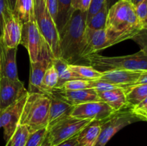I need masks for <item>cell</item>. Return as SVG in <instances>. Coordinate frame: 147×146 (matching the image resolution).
Masks as SVG:
<instances>
[{
	"mask_svg": "<svg viewBox=\"0 0 147 146\" xmlns=\"http://www.w3.org/2000/svg\"><path fill=\"white\" fill-rule=\"evenodd\" d=\"M142 29L135 7L127 0H120L109 9L106 35L112 45L131 39Z\"/></svg>",
	"mask_w": 147,
	"mask_h": 146,
	"instance_id": "cell-1",
	"label": "cell"
},
{
	"mask_svg": "<svg viewBox=\"0 0 147 146\" xmlns=\"http://www.w3.org/2000/svg\"><path fill=\"white\" fill-rule=\"evenodd\" d=\"M87 11L74 10L67 24L59 33L60 57L71 64L81 60Z\"/></svg>",
	"mask_w": 147,
	"mask_h": 146,
	"instance_id": "cell-2",
	"label": "cell"
},
{
	"mask_svg": "<svg viewBox=\"0 0 147 146\" xmlns=\"http://www.w3.org/2000/svg\"><path fill=\"white\" fill-rule=\"evenodd\" d=\"M50 105V98L47 95L29 93L22 111L19 125H25L30 133L47 127Z\"/></svg>",
	"mask_w": 147,
	"mask_h": 146,
	"instance_id": "cell-3",
	"label": "cell"
},
{
	"mask_svg": "<svg viewBox=\"0 0 147 146\" xmlns=\"http://www.w3.org/2000/svg\"><path fill=\"white\" fill-rule=\"evenodd\" d=\"M85 60L89 66L101 72L112 70L147 71V55L141 50L135 54L119 57H107L94 54Z\"/></svg>",
	"mask_w": 147,
	"mask_h": 146,
	"instance_id": "cell-4",
	"label": "cell"
},
{
	"mask_svg": "<svg viewBox=\"0 0 147 146\" xmlns=\"http://www.w3.org/2000/svg\"><path fill=\"white\" fill-rule=\"evenodd\" d=\"M34 15L39 31L51 49L54 57H60V34L47 10L45 0H34Z\"/></svg>",
	"mask_w": 147,
	"mask_h": 146,
	"instance_id": "cell-5",
	"label": "cell"
},
{
	"mask_svg": "<svg viewBox=\"0 0 147 146\" xmlns=\"http://www.w3.org/2000/svg\"><path fill=\"white\" fill-rule=\"evenodd\" d=\"M139 121H144L131 108L123 109L100 121V133L94 146H105L113 135L126 126Z\"/></svg>",
	"mask_w": 147,
	"mask_h": 146,
	"instance_id": "cell-6",
	"label": "cell"
},
{
	"mask_svg": "<svg viewBox=\"0 0 147 146\" xmlns=\"http://www.w3.org/2000/svg\"><path fill=\"white\" fill-rule=\"evenodd\" d=\"M91 120L68 116L47 129V137L53 145L57 146L62 142L77 135Z\"/></svg>",
	"mask_w": 147,
	"mask_h": 146,
	"instance_id": "cell-7",
	"label": "cell"
},
{
	"mask_svg": "<svg viewBox=\"0 0 147 146\" xmlns=\"http://www.w3.org/2000/svg\"><path fill=\"white\" fill-rule=\"evenodd\" d=\"M54 58L52 50L46 43L35 62H30V76L29 82V93H38L47 95L42 85L45 74Z\"/></svg>",
	"mask_w": 147,
	"mask_h": 146,
	"instance_id": "cell-8",
	"label": "cell"
},
{
	"mask_svg": "<svg viewBox=\"0 0 147 146\" xmlns=\"http://www.w3.org/2000/svg\"><path fill=\"white\" fill-rule=\"evenodd\" d=\"M46 41L39 31L35 20L23 23L20 44L28 51L30 62H35Z\"/></svg>",
	"mask_w": 147,
	"mask_h": 146,
	"instance_id": "cell-9",
	"label": "cell"
},
{
	"mask_svg": "<svg viewBox=\"0 0 147 146\" xmlns=\"http://www.w3.org/2000/svg\"><path fill=\"white\" fill-rule=\"evenodd\" d=\"M116 113V111L104 102H90L74 106L70 116L77 118L87 119L91 121L100 122Z\"/></svg>",
	"mask_w": 147,
	"mask_h": 146,
	"instance_id": "cell-10",
	"label": "cell"
},
{
	"mask_svg": "<svg viewBox=\"0 0 147 146\" xmlns=\"http://www.w3.org/2000/svg\"><path fill=\"white\" fill-rule=\"evenodd\" d=\"M29 92L9 107L0 110V128H4V138L8 141L19 125L20 116Z\"/></svg>",
	"mask_w": 147,
	"mask_h": 146,
	"instance_id": "cell-11",
	"label": "cell"
},
{
	"mask_svg": "<svg viewBox=\"0 0 147 146\" xmlns=\"http://www.w3.org/2000/svg\"><path fill=\"white\" fill-rule=\"evenodd\" d=\"M111 46V44L108 39L106 30H93L86 27L80 58L85 60L88 56L97 54Z\"/></svg>",
	"mask_w": 147,
	"mask_h": 146,
	"instance_id": "cell-12",
	"label": "cell"
},
{
	"mask_svg": "<svg viewBox=\"0 0 147 146\" xmlns=\"http://www.w3.org/2000/svg\"><path fill=\"white\" fill-rule=\"evenodd\" d=\"M28 93L24 83L20 80H11L0 77V109L6 108L12 104L22 96Z\"/></svg>",
	"mask_w": 147,
	"mask_h": 146,
	"instance_id": "cell-13",
	"label": "cell"
},
{
	"mask_svg": "<svg viewBox=\"0 0 147 146\" xmlns=\"http://www.w3.org/2000/svg\"><path fill=\"white\" fill-rule=\"evenodd\" d=\"M16 54L17 48L7 47L0 40V77L19 80Z\"/></svg>",
	"mask_w": 147,
	"mask_h": 146,
	"instance_id": "cell-14",
	"label": "cell"
},
{
	"mask_svg": "<svg viewBox=\"0 0 147 146\" xmlns=\"http://www.w3.org/2000/svg\"><path fill=\"white\" fill-rule=\"evenodd\" d=\"M142 72L123 70H108L102 72V77L100 80L109 82L126 90L136 84Z\"/></svg>",
	"mask_w": 147,
	"mask_h": 146,
	"instance_id": "cell-15",
	"label": "cell"
},
{
	"mask_svg": "<svg viewBox=\"0 0 147 146\" xmlns=\"http://www.w3.org/2000/svg\"><path fill=\"white\" fill-rule=\"evenodd\" d=\"M22 23L14 14L4 21L2 38L1 40L7 47L17 48L20 44Z\"/></svg>",
	"mask_w": 147,
	"mask_h": 146,
	"instance_id": "cell-16",
	"label": "cell"
},
{
	"mask_svg": "<svg viewBox=\"0 0 147 146\" xmlns=\"http://www.w3.org/2000/svg\"><path fill=\"white\" fill-rule=\"evenodd\" d=\"M50 101L49 110L48 125L47 128L51 127L57 122L70 115L74 106L66 102L55 92L48 95Z\"/></svg>",
	"mask_w": 147,
	"mask_h": 146,
	"instance_id": "cell-17",
	"label": "cell"
},
{
	"mask_svg": "<svg viewBox=\"0 0 147 146\" xmlns=\"http://www.w3.org/2000/svg\"><path fill=\"white\" fill-rule=\"evenodd\" d=\"M53 92L58 95L66 102L73 106L78 105L90 102L100 101L97 92L93 89L65 91V90H53Z\"/></svg>",
	"mask_w": 147,
	"mask_h": 146,
	"instance_id": "cell-18",
	"label": "cell"
},
{
	"mask_svg": "<svg viewBox=\"0 0 147 146\" xmlns=\"http://www.w3.org/2000/svg\"><path fill=\"white\" fill-rule=\"evenodd\" d=\"M97 93L100 101L106 102L115 111L117 112L129 107L127 105L126 92L124 89H113Z\"/></svg>",
	"mask_w": 147,
	"mask_h": 146,
	"instance_id": "cell-19",
	"label": "cell"
},
{
	"mask_svg": "<svg viewBox=\"0 0 147 146\" xmlns=\"http://www.w3.org/2000/svg\"><path fill=\"white\" fill-rule=\"evenodd\" d=\"M100 133V122L93 121L77 135L80 146H94Z\"/></svg>",
	"mask_w": 147,
	"mask_h": 146,
	"instance_id": "cell-20",
	"label": "cell"
},
{
	"mask_svg": "<svg viewBox=\"0 0 147 146\" xmlns=\"http://www.w3.org/2000/svg\"><path fill=\"white\" fill-rule=\"evenodd\" d=\"M52 64L55 67L58 74V83L55 90L59 89L64 83L67 81L73 80H80L70 70L69 67L70 64L61 57H54L52 60Z\"/></svg>",
	"mask_w": 147,
	"mask_h": 146,
	"instance_id": "cell-21",
	"label": "cell"
},
{
	"mask_svg": "<svg viewBox=\"0 0 147 146\" xmlns=\"http://www.w3.org/2000/svg\"><path fill=\"white\" fill-rule=\"evenodd\" d=\"M12 13L22 24L34 20V0H17Z\"/></svg>",
	"mask_w": 147,
	"mask_h": 146,
	"instance_id": "cell-22",
	"label": "cell"
},
{
	"mask_svg": "<svg viewBox=\"0 0 147 146\" xmlns=\"http://www.w3.org/2000/svg\"><path fill=\"white\" fill-rule=\"evenodd\" d=\"M124 90L127 105L129 108L136 107L147 97V84L134 85Z\"/></svg>",
	"mask_w": 147,
	"mask_h": 146,
	"instance_id": "cell-23",
	"label": "cell"
},
{
	"mask_svg": "<svg viewBox=\"0 0 147 146\" xmlns=\"http://www.w3.org/2000/svg\"><path fill=\"white\" fill-rule=\"evenodd\" d=\"M57 4L58 11L55 24L60 33L69 21L74 9L72 8V0H57Z\"/></svg>",
	"mask_w": 147,
	"mask_h": 146,
	"instance_id": "cell-24",
	"label": "cell"
},
{
	"mask_svg": "<svg viewBox=\"0 0 147 146\" xmlns=\"http://www.w3.org/2000/svg\"><path fill=\"white\" fill-rule=\"evenodd\" d=\"M70 70L79 77L80 80L93 81L100 80L102 77V72L98 71L90 66L81 65V64H69Z\"/></svg>",
	"mask_w": 147,
	"mask_h": 146,
	"instance_id": "cell-25",
	"label": "cell"
},
{
	"mask_svg": "<svg viewBox=\"0 0 147 146\" xmlns=\"http://www.w3.org/2000/svg\"><path fill=\"white\" fill-rule=\"evenodd\" d=\"M58 83V74L53 64H50L42 80V85L47 92V95H50L53 93V90L55 89Z\"/></svg>",
	"mask_w": 147,
	"mask_h": 146,
	"instance_id": "cell-26",
	"label": "cell"
},
{
	"mask_svg": "<svg viewBox=\"0 0 147 146\" xmlns=\"http://www.w3.org/2000/svg\"><path fill=\"white\" fill-rule=\"evenodd\" d=\"M107 6L105 4L101 9L96 13L90 18V19L86 23V27L93 30L105 29L108 15Z\"/></svg>",
	"mask_w": 147,
	"mask_h": 146,
	"instance_id": "cell-27",
	"label": "cell"
},
{
	"mask_svg": "<svg viewBox=\"0 0 147 146\" xmlns=\"http://www.w3.org/2000/svg\"><path fill=\"white\" fill-rule=\"evenodd\" d=\"M30 133L25 125H19L5 146H24Z\"/></svg>",
	"mask_w": 147,
	"mask_h": 146,
	"instance_id": "cell-28",
	"label": "cell"
},
{
	"mask_svg": "<svg viewBox=\"0 0 147 146\" xmlns=\"http://www.w3.org/2000/svg\"><path fill=\"white\" fill-rule=\"evenodd\" d=\"M92 89L90 81L83 80H73L66 82L57 90H65V91H73V90H86Z\"/></svg>",
	"mask_w": 147,
	"mask_h": 146,
	"instance_id": "cell-29",
	"label": "cell"
},
{
	"mask_svg": "<svg viewBox=\"0 0 147 146\" xmlns=\"http://www.w3.org/2000/svg\"><path fill=\"white\" fill-rule=\"evenodd\" d=\"M47 134V127L30 133L24 146H41Z\"/></svg>",
	"mask_w": 147,
	"mask_h": 146,
	"instance_id": "cell-30",
	"label": "cell"
},
{
	"mask_svg": "<svg viewBox=\"0 0 147 146\" xmlns=\"http://www.w3.org/2000/svg\"><path fill=\"white\" fill-rule=\"evenodd\" d=\"M12 14L7 0H0V40L2 38L4 21Z\"/></svg>",
	"mask_w": 147,
	"mask_h": 146,
	"instance_id": "cell-31",
	"label": "cell"
},
{
	"mask_svg": "<svg viewBox=\"0 0 147 146\" xmlns=\"http://www.w3.org/2000/svg\"><path fill=\"white\" fill-rule=\"evenodd\" d=\"M90 85H91V88L96 90L97 92H102L108 91V90H113V89L121 88L116 84H113L112 83L102 80L90 81Z\"/></svg>",
	"mask_w": 147,
	"mask_h": 146,
	"instance_id": "cell-32",
	"label": "cell"
},
{
	"mask_svg": "<svg viewBox=\"0 0 147 146\" xmlns=\"http://www.w3.org/2000/svg\"><path fill=\"white\" fill-rule=\"evenodd\" d=\"M136 15L143 28H146L147 22V0H142L135 6Z\"/></svg>",
	"mask_w": 147,
	"mask_h": 146,
	"instance_id": "cell-33",
	"label": "cell"
},
{
	"mask_svg": "<svg viewBox=\"0 0 147 146\" xmlns=\"http://www.w3.org/2000/svg\"><path fill=\"white\" fill-rule=\"evenodd\" d=\"M131 40L140 47L141 51L147 55V27L142 29L132 37Z\"/></svg>",
	"mask_w": 147,
	"mask_h": 146,
	"instance_id": "cell-34",
	"label": "cell"
},
{
	"mask_svg": "<svg viewBox=\"0 0 147 146\" xmlns=\"http://www.w3.org/2000/svg\"><path fill=\"white\" fill-rule=\"evenodd\" d=\"M106 4V0H91L88 10L87 11V17H86V23L90 19L93 15L98 12L102 7Z\"/></svg>",
	"mask_w": 147,
	"mask_h": 146,
	"instance_id": "cell-35",
	"label": "cell"
},
{
	"mask_svg": "<svg viewBox=\"0 0 147 146\" xmlns=\"http://www.w3.org/2000/svg\"><path fill=\"white\" fill-rule=\"evenodd\" d=\"M46 7L47 10L50 13V16L52 17L53 19L55 22L57 19V11H58V4H57V0H45Z\"/></svg>",
	"mask_w": 147,
	"mask_h": 146,
	"instance_id": "cell-36",
	"label": "cell"
},
{
	"mask_svg": "<svg viewBox=\"0 0 147 146\" xmlns=\"http://www.w3.org/2000/svg\"><path fill=\"white\" fill-rule=\"evenodd\" d=\"M91 0H72V8L74 10L88 11Z\"/></svg>",
	"mask_w": 147,
	"mask_h": 146,
	"instance_id": "cell-37",
	"label": "cell"
},
{
	"mask_svg": "<svg viewBox=\"0 0 147 146\" xmlns=\"http://www.w3.org/2000/svg\"><path fill=\"white\" fill-rule=\"evenodd\" d=\"M146 109H147V97L143 100V101L141 102L139 104H137L136 107L132 108V110H133L134 113H136L137 115L140 116L141 114H142V113H144Z\"/></svg>",
	"mask_w": 147,
	"mask_h": 146,
	"instance_id": "cell-38",
	"label": "cell"
},
{
	"mask_svg": "<svg viewBox=\"0 0 147 146\" xmlns=\"http://www.w3.org/2000/svg\"><path fill=\"white\" fill-rule=\"evenodd\" d=\"M57 146H80L78 141L77 135L72 137L65 141L62 142L61 143L57 145Z\"/></svg>",
	"mask_w": 147,
	"mask_h": 146,
	"instance_id": "cell-39",
	"label": "cell"
},
{
	"mask_svg": "<svg viewBox=\"0 0 147 146\" xmlns=\"http://www.w3.org/2000/svg\"><path fill=\"white\" fill-rule=\"evenodd\" d=\"M143 84H147V71L142 72L139 80H137V82H136L134 85Z\"/></svg>",
	"mask_w": 147,
	"mask_h": 146,
	"instance_id": "cell-40",
	"label": "cell"
},
{
	"mask_svg": "<svg viewBox=\"0 0 147 146\" xmlns=\"http://www.w3.org/2000/svg\"><path fill=\"white\" fill-rule=\"evenodd\" d=\"M119 1H120V0H106V4L107 6L108 9Z\"/></svg>",
	"mask_w": 147,
	"mask_h": 146,
	"instance_id": "cell-41",
	"label": "cell"
},
{
	"mask_svg": "<svg viewBox=\"0 0 147 146\" xmlns=\"http://www.w3.org/2000/svg\"><path fill=\"white\" fill-rule=\"evenodd\" d=\"M16 1H17V0H7L9 7L10 9H11V11H14V7H15V4H16Z\"/></svg>",
	"mask_w": 147,
	"mask_h": 146,
	"instance_id": "cell-42",
	"label": "cell"
},
{
	"mask_svg": "<svg viewBox=\"0 0 147 146\" xmlns=\"http://www.w3.org/2000/svg\"><path fill=\"white\" fill-rule=\"evenodd\" d=\"M41 146H53V145L51 144V143H50V140H49L48 137H47V135L46 136L44 142H43L42 144L41 145Z\"/></svg>",
	"mask_w": 147,
	"mask_h": 146,
	"instance_id": "cell-43",
	"label": "cell"
},
{
	"mask_svg": "<svg viewBox=\"0 0 147 146\" xmlns=\"http://www.w3.org/2000/svg\"><path fill=\"white\" fill-rule=\"evenodd\" d=\"M140 116L144 119V121H147V109L144 112V113H142V114H141Z\"/></svg>",
	"mask_w": 147,
	"mask_h": 146,
	"instance_id": "cell-44",
	"label": "cell"
},
{
	"mask_svg": "<svg viewBox=\"0 0 147 146\" xmlns=\"http://www.w3.org/2000/svg\"><path fill=\"white\" fill-rule=\"evenodd\" d=\"M127 1H130V2L131 3V4L135 7V6L137 5V4L140 2V1H142V0H127Z\"/></svg>",
	"mask_w": 147,
	"mask_h": 146,
	"instance_id": "cell-45",
	"label": "cell"
},
{
	"mask_svg": "<svg viewBox=\"0 0 147 146\" xmlns=\"http://www.w3.org/2000/svg\"><path fill=\"white\" fill-rule=\"evenodd\" d=\"M146 27H147V22H146Z\"/></svg>",
	"mask_w": 147,
	"mask_h": 146,
	"instance_id": "cell-46",
	"label": "cell"
},
{
	"mask_svg": "<svg viewBox=\"0 0 147 146\" xmlns=\"http://www.w3.org/2000/svg\"><path fill=\"white\" fill-rule=\"evenodd\" d=\"M0 110H1V109H0Z\"/></svg>",
	"mask_w": 147,
	"mask_h": 146,
	"instance_id": "cell-47",
	"label": "cell"
}]
</instances>
